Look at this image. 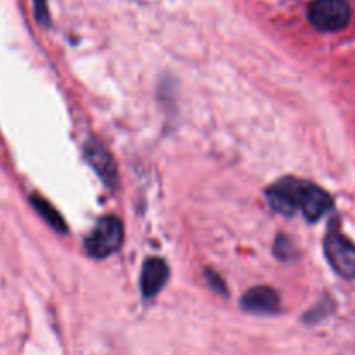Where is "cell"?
Here are the masks:
<instances>
[{"label":"cell","mask_w":355,"mask_h":355,"mask_svg":"<svg viewBox=\"0 0 355 355\" xmlns=\"http://www.w3.org/2000/svg\"><path fill=\"white\" fill-rule=\"evenodd\" d=\"M241 307L243 311L252 312V314H276L279 311V295L269 286H257L243 295Z\"/></svg>","instance_id":"6"},{"label":"cell","mask_w":355,"mask_h":355,"mask_svg":"<svg viewBox=\"0 0 355 355\" xmlns=\"http://www.w3.org/2000/svg\"><path fill=\"white\" fill-rule=\"evenodd\" d=\"M83 149H85L87 162L92 165V168L96 170L97 175L104 180L106 186L114 187L118 179V172L110 149H107L103 142L97 141V139H90Z\"/></svg>","instance_id":"5"},{"label":"cell","mask_w":355,"mask_h":355,"mask_svg":"<svg viewBox=\"0 0 355 355\" xmlns=\"http://www.w3.org/2000/svg\"><path fill=\"white\" fill-rule=\"evenodd\" d=\"M270 208L277 214L295 215L302 211L309 222H315L331 210V198L324 189L307 180L284 177L267 189Z\"/></svg>","instance_id":"1"},{"label":"cell","mask_w":355,"mask_h":355,"mask_svg":"<svg viewBox=\"0 0 355 355\" xmlns=\"http://www.w3.org/2000/svg\"><path fill=\"white\" fill-rule=\"evenodd\" d=\"M168 279V266L162 259L146 260L141 274V291L146 298H151L162 291Z\"/></svg>","instance_id":"7"},{"label":"cell","mask_w":355,"mask_h":355,"mask_svg":"<svg viewBox=\"0 0 355 355\" xmlns=\"http://www.w3.org/2000/svg\"><path fill=\"white\" fill-rule=\"evenodd\" d=\"M33 2H35V16H37L38 23L49 24L47 2H45V0H33Z\"/></svg>","instance_id":"9"},{"label":"cell","mask_w":355,"mask_h":355,"mask_svg":"<svg viewBox=\"0 0 355 355\" xmlns=\"http://www.w3.org/2000/svg\"><path fill=\"white\" fill-rule=\"evenodd\" d=\"M30 201H31V207L38 211V215H40V217L44 218V220L47 222L52 229H55V231H59V232L68 231V225H66V222L62 220L61 214H59V211L55 210V208L52 207L47 200H44L42 196L33 194V196L30 198Z\"/></svg>","instance_id":"8"},{"label":"cell","mask_w":355,"mask_h":355,"mask_svg":"<svg viewBox=\"0 0 355 355\" xmlns=\"http://www.w3.org/2000/svg\"><path fill=\"white\" fill-rule=\"evenodd\" d=\"M207 277H208V283H210V286L214 288V290L217 291V293L227 295V290H225V284H224V281H222L220 277L217 276V274H214V272H210V270H208Z\"/></svg>","instance_id":"11"},{"label":"cell","mask_w":355,"mask_h":355,"mask_svg":"<svg viewBox=\"0 0 355 355\" xmlns=\"http://www.w3.org/2000/svg\"><path fill=\"white\" fill-rule=\"evenodd\" d=\"M123 241V225L113 215L99 218L96 227L85 238V250L94 259H106L113 255Z\"/></svg>","instance_id":"2"},{"label":"cell","mask_w":355,"mask_h":355,"mask_svg":"<svg viewBox=\"0 0 355 355\" xmlns=\"http://www.w3.org/2000/svg\"><path fill=\"white\" fill-rule=\"evenodd\" d=\"M309 19L321 31L343 30L350 21V6L347 0H314L309 7Z\"/></svg>","instance_id":"4"},{"label":"cell","mask_w":355,"mask_h":355,"mask_svg":"<svg viewBox=\"0 0 355 355\" xmlns=\"http://www.w3.org/2000/svg\"><path fill=\"white\" fill-rule=\"evenodd\" d=\"M324 253L328 257L329 266L345 279L355 277V245L345 234L338 231L335 225H329V231L324 239Z\"/></svg>","instance_id":"3"},{"label":"cell","mask_w":355,"mask_h":355,"mask_svg":"<svg viewBox=\"0 0 355 355\" xmlns=\"http://www.w3.org/2000/svg\"><path fill=\"white\" fill-rule=\"evenodd\" d=\"M274 252L277 253V257H281V259H290L291 257V245L290 241H288L286 238H277L276 241V248H274Z\"/></svg>","instance_id":"10"}]
</instances>
